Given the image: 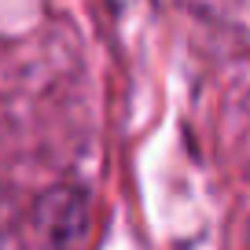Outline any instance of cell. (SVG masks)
Segmentation results:
<instances>
[{
  "label": "cell",
  "instance_id": "obj_1",
  "mask_svg": "<svg viewBox=\"0 0 250 250\" xmlns=\"http://www.w3.org/2000/svg\"><path fill=\"white\" fill-rule=\"evenodd\" d=\"M114 4H122V0H114Z\"/></svg>",
  "mask_w": 250,
  "mask_h": 250
}]
</instances>
